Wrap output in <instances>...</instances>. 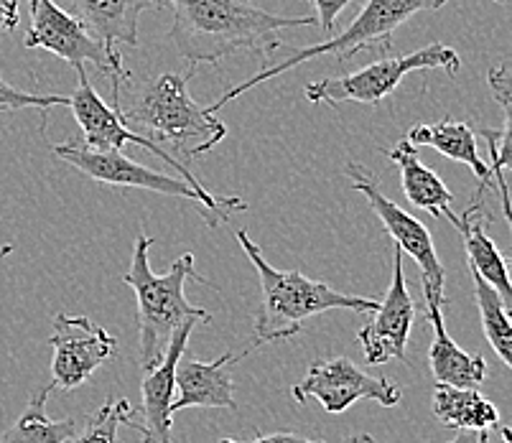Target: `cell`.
I'll return each instance as SVG.
<instances>
[{
    "label": "cell",
    "instance_id": "cell-33",
    "mask_svg": "<svg viewBox=\"0 0 512 443\" xmlns=\"http://www.w3.org/2000/svg\"><path fill=\"white\" fill-rule=\"evenodd\" d=\"M500 436H502V441H505V443H512V426L500 428Z\"/></svg>",
    "mask_w": 512,
    "mask_h": 443
},
{
    "label": "cell",
    "instance_id": "cell-21",
    "mask_svg": "<svg viewBox=\"0 0 512 443\" xmlns=\"http://www.w3.org/2000/svg\"><path fill=\"white\" fill-rule=\"evenodd\" d=\"M434 415L441 426L456 431H490L500 423L495 403L477 393V387H454L436 382Z\"/></svg>",
    "mask_w": 512,
    "mask_h": 443
},
{
    "label": "cell",
    "instance_id": "cell-6",
    "mask_svg": "<svg viewBox=\"0 0 512 443\" xmlns=\"http://www.w3.org/2000/svg\"><path fill=\"white\" fill-rule=\"evenodd\" d=\"M54 156L62 158L64 163L74 166L79 174L90 176L92 181L105 186H120V189H141L153 191V194H166V197L189 199L199 207V214L209 227H220V222L230 219L232 214L245 212L248 202L240 197H214L212 191H197L192 184L181 176L153 171L141 166L133 158L125 156L123 151H97V148L85 146L82 141H69L54 146Z\"/></svg>",
    "mask_w": 512,
    "mask_h": 443
},
{
    "label": "cell",
    "instance_id": "cell-19",
    "mask_svg": "<svg viewBox=\"0 0 512 443\" xmlns=\"http://www.w3.org/2000/svg\"><path fill=\"white\" fill-rule=\"evenodd\" d=\"M428 324L434 326V342L428 349V362L434 372L436 382L454 387H479L487 377V362L482 354L464 352L454 339L449 337L444 321V306L439 303H426Z\"/></svg>",
    "mask_w": 512,
    "mask_h": 443
},
{
    "label": "cell",
    "instance_id": "cell-13",
    "mask_svg": "<svg viewBox=\"0 0 512 443\" xmlns=\"http://www.w3.org/2000/svg\"><path fill=\"white\" fill-rule=\"evenodd\" d=\"M372 319L360 329L357 339L370 365H388L393 359H406L408 339L416 321V301L406 283L403 270V250H393V281H390L385 301L372 311Z\"/></svg>",
    "mask_w": 512,
    "mask_h": 443
},
{
    "label": "cell",
    "instance_id": "cell-20",
    "mask_svg": "<svg viewBox=\"0 0 512 443\" xmlns=\"http://www.w3.org/2000/svg\"><path fill=\"white\" fill-rule=\"evenodd\" d=\"M411 146H426L439 151L441 156L451 158L456 163H464L474 171L479 179L477 191H487L495 186L492 169L482 161L477 148V133L469 123H456V120H439V123H421L408 130L406 138Z\"/></svg>",
    "mask_w": 512,
    "mask_h": 443
},
{
    "label": "cell",
    "instance_id": "cell-35",
    "mask_svg": "<svg viewBox=\"0 0 512 443\" xmlns=\"http://www.w3.org/2000/svg\"><path fill=\"white\" fill-rule=\"evenodd\" d=\"M495 3H510V0H495Z\"/></svg>",
    "mask_w": 512,
    "mask_h": 443
},
{
    "label": "cell",
    "instance_id": "cell-12",
    "mask_svg": "<svg viewBox=\"0 0 512 443\" xmlns=\"http://www.w3.org/2000/svg\"><path fill=\"white\" fill-rule=\"evenodd\" d=\"M79 85L77 90L69 95V110H72L74 120L82 128V143L90 148H97V151H123L128 143H136V146L146 148L151 156L161 158L164 163H169L171 169L179 171L181 179H186L197 191H207L202 186V181L186 169V163L179 161L176 156H171L164 146H158L156 141L146 138L141 133H133L128 125L120 120V115L115 113V107L107 105L97 90L92 87L90 77H87V69H77Z\"/></svg>",
    "mask_w": 512,
    "mask_h": 443
},
{
    "label": "cell",
    "instance_id": "cell-30",
    "mask_svg": "<svg viewBox=\"0 0 512 443\" xmlns=\"http://www.w3.org/2000/svg\"><path fill=\"white\" fill-rule=\"evenodd\" d=\"M220 443H321L311 438L299 436V433H268V436H255L250 441H235V438H222Z\"/></svg>",
    "mask_w": 512,
    "mask_h": 443
},
{
    "label": "cell",
    "instance_id": "cell-18",
    "mask_svg": "<svg viewBox=\"0 0 512 443\" xmlns=\"http://www.w3.org/2000/svg\"><path fill=\"white\" fill-rule=\"evenodd\" d=\"M383 153L400 169V184H403L408 202H411L413 207L428 212L431 217L449 219L451 225H454L456 214L451 212L454 194H451L449 186L439 179V174L428 169L426 163L418 158L416 146H411V143L403 138L398 146L383 148Z\"/></svg>",
    "mask_w": 512,
    "mask_h": 443
},
{
    "label": "cell",
    "instance_id": "cell-7",
    "mask_svg": "<svg viewBox=\"0 0 512 443\" xmlns=\"http://www.w3.org/2000/svg\"><path fill=\"white\" fill-rule=\"evenodd\" d=\"M421 69H444L446 74L456 77L462 69V59L451 46L428 44L411 54H398V57H383L367 67L357 69L342 77H329L321 82L306 85V100L327 102L337 107L342 102H362V105H380L385 97L393 95L398 85L411 72Z\"/></svg>",
    "mask_w": 512,
    "mask_h": 443
},
{
    "label": "cell",
    "instance_id": "cell-1",
    "mask_svg": "<svg viewBox=\"0 0 512 443\" xmlns=\"http://www.w3.org/2000/svg\"><path fill=\"white\" fill-rule=\"evenodd\" d=\"M169 39L192 67L258 54L263 64L281 49V31L316 26V16H276L250 0H171Z\"/></svg>",
    "mask_w": 512,
    "mask_h": 443
},
{
    "label": "cell",
    "instance_id": "cell-4",
    "mask_svg": "<svg viewBox=\"0 0 512 443\" xmlns=\"http://www.w3.org/2000/svg\"><path fill=\"white\" fill-rule=\"evenodd\" d=\"M242 253L248 255L260 278V314L255 319V344H271L301 334V326L311 316L324 311L347 309L372 314L380 306L375 298L347 296L327 283L314 281L301 270H278L263 258L260 247L250 240L248 230L237 232Z\"/></svg>",
    "mask_w": 512,
    "mask_h": 443
},
{
    "label": "cell",
    "instance_id": "cell-5",
    "mask_svg": "<svg viewBox=\"0 0 512 443\" xmlns=\"http://www.w3.org/2000/svg\"><path fill=\"white\" fill-rule=\"evenodd\" d=\"M446 3L449 0H367L365 8L357 13L355 21L349 23L342 34L332 36L329 41H321V44L296 49L286 59H281V62L263 64V69L258 74H253L250 79H245V82L235 85L232 90H227L220 100L209 105V110L217 113L227 102L237 100V97L250 92L253 87L263 85L268 79L278 77V74L288 72L293 67H299V64L309 62V59L334 57L339 62H349V59L357 57L365 49H393V34L398 26L411 21L416 13L439 11Z\"/></svg>",
    "mask_w": 512,
    "mask_h": 443
},
{
    "label": "cell",
    "instance_id": "cell-10",
    "mask_svg": "<svg viewBox=\"0 0 512 443\" xmlns=\"http://www.w3.org/2000/svg\"><path fill=\"white\" fill-rule=\"evenodd\" d=\"M49 344L54 349L49 385L62 393H72L85 385L118 352V339L90 316L54 314V334Z\"/></svg>",
    "mask_w": 512,
    "mask_h": 443
},
{
    "label": "cell",
    "instance_id": "cell-28",
    "mask_svg": "<svg viewBox=\"0 0 512 443\" xmlns=\"http://www.w3.org/2000/svg\"><path fill=\"white\" fill-rule=\"evenodd\" d=\"M490 169H492V179H495V186H497V197H500V202H502V214H505L507 227H510V232H512V199H510V186H507L505 171H502L497 163H490ZM505 263H507V270H510V275H512V250H510V255L505 258Z\"/></svg>",
    "mask_w": 512,
    "mask_h": 443
},
{
    "label": "cell",
    "instance_id": "cell-34",
    "mask_svg": "<svg viewBox=\"0 0 512 443\" xmlns=\"http://www.w3.org/2000/svg\"><path fill=\"white\" fill-rule=\"evenodd\" d=\"M11 250H13V247H11V245H6V247H3V250H0V260L6 258V255H8V253H11Z\"/></svg>",
    "mask_w": 512,
    "mask_h": 443
},
{
    "label": "cell",
    "instance_id": "cell-11",
    "mask_svg": "<svg viewBox=\"0 0 512 443\" xmlns=\"http://www.w3.org/2000/svg\"><path fill=\"white\" fill-rule=\"evenodd\" d=\"M296 403L316 398L327 413L339 415L357 403V400H375L383 408H395L403 398L400 387L385 377L367 375L365 370L347 357L321 359L314 362L304 382L291 390Z\"/></svg>",
    "mask_w": 512,
    "mask_h": 443
},
{
    "label": "cell",
    "instance_id": "cell-24",
    "mask_svg": "<svg viewBox=\"0 0 512 443\" xmlns=\"http://www.w3.org/2000/svg\"><path fill=\"white\" fill-rule=\"evenodd\" d=\"M492 97L505 113L502 130H482V138L490 148V161L497 163L502 171H512V72L507 67H492L487 74Z\"/></svg>",
    "mask_w": 512,
    "mask_h": 443
},
{
    "label": "cell",
    "instance_id": "cell-29",
    "mask_svg": "<svg viewBox=\"0 0 512 443\" xmlns=\"http://www.w3.org/2000/svg\"><path fill=\"white\" fill-rule=\"evenodd\" d=\"M21 23V11L18 0H0V36L13 34Z\"/></svg>",
    "mask_w": 512,
    "mask_h": 443
},
{
    "label": "cell",
    "instance_id": "cell-25",
    "mask_svg": "<svg viewBox=\"0 0 512 443\" xmlns=\"http://www.w3.org/2000/svg\"><path fill=\"white\" fill-rule=\"evenodd\" d=\"M133 405L125 398H110L79 421L77 433L67 443H118L120 426H130L133 421Z\"/></svg>",
    "mask_w": 512,
    "mask_h": 443
},
{
    "label": "cell",
    "instance_id": "cell-15",
    "mask_svg": "<svg viewBox=\"0 0 512 443\" xmlns=\"http://www.w3.org/2000/svg\"><path fill=\"white\" fill-rule=\"evenodd\" d=\"M245 352H227L214 362L199 359H179L176 367V395L171 400V415L186 408H227L237 410L235 380L230 365L240 362Z\"/></svg>",
    "mask_w": 512,
    "mask_h": 443
},
{
    "label": "cell",
    "instance_id": "cell-8",
    "mask_svg": "<svg viewBox=\"0 0 512 443\" xmlns=\"http://www.w3.org/2000/svg\"><path fill=\"white\" fill-rule=\"evenodd\" d=\"M29 11L31 26L23 36L26 49L51 51L54 57L64 59L74 72L87 64H95L113 82V97L118 95L120 87L128 85L130 72L123 67L118 49H107L67 8L57 6L54 0H29Z\"/></svg>",
    "mask_w": 512,
    "mask_h": 443
},
{
    "label": "cell",
    "instance_id": "cell-26",
    "mask_svg": "<svg viewBox=\"0 0 512 443\" xmlns=\"http://www.w3.org/2000/svg\"><path fill=\"white\" fill-rule=\"evenodd\" d=\"M64 105L69 107L67 95H36V92H26L13 87L11 82L0 77V113H18V110H51V107Z\"/></svg>",
    "mask_w": 512,
    "mask_h": 443
},
{
    "label": "cell",
    "instance_id": "cell-17",
    "mask_svg": "<svg viewBox=\"0 0 512 443\" xmlns=\"http://www.w3.org/2000/svg\"><path fill=\"white\" fill-rule=\"evenodd\" d=\"M487 225H490V214L484 209V191H477V197L469 204L467 212L462 217H456L454 227L459 230V235L464 240L469 268L477 270L484 281L495 288L507 316L512 319V275L507 270L505 258L497 250L495 240L487 235Z\"/></svg>",
    "mask_w": 512,
    "mask_h": 443
},
{
    "label": "cell",
    "instance_id": "cell-2",
    "mask_svg": "<svg viewBox=\"0 0 512 443\" xmlns=\"http://www.w3.org/2000/svg\"><path fill=\"white\" fill-rule=\"evenodd\" d=\"M186 85L189 77L174 72L158 74L133 95L120 90L118 97H113L115 113L125 125L148 130L158 146L179 153L186 161L199 158L225 141L227 125L209 107L197 105Z\"/></svg>",
    "mask_w": 512,
    "mask_h": 443
},
{
    "label": "cell",
    "instance_id": "cell-23",
    "mask_svg": "<svg viewBox=\"0 0 512 443\" xmlns=\"http://www.w3.org/2000/svg\"><path fill=\"white\" fill-rule=\"evenodd\" d=\"M472 283H474V298H477V309H479V319H482L484 337H487L490 347L495 349L497 357H500L502 362L512 370V319L507 316L505 306H502L495 288L484 281L477 270H472Z\"/></svg>",
    "mask_w": 512,
    "mask_h": 443
},
{
    "label": "cell",
    "instance_id": "cell-32",
    "mask_svg": "<svg viewBox=\"0 0 512 443\" xmlns=\"http://www.w3.org/2000/svg\"><path fill=\"white\" fill-rule=\"evenodd\" d=\"M344 443H375V438L367 436V433H357V436L347 438V441H344Z\"/></svg>",
    "mask_w": 512,
    "mask_h": 443
},
{
    "label": "cell",
    "instance_id": "cell-31",
    "mask_svg": "<svg viewBox=\"0 0 512 443\" xmlns=\"http://www.w3.org/2000/svg\"><path fill=\"white\" fill-rule=\"evenodd\" d=\"M446 443H490V438H487V431H459L454 441Z\"/></svg>",
    "mask_w": 512,
    "mask_h": 443
},
{
    "label": "cell",
    "instance_id": "cell-16",
    "mask_svg": "<svg viewBox=\"0 0 512 443\" xmlns=\"http://www.w3.org/2000/svg\"><path fill=\"white\" fill-rule=\"evenodd\" d=\"M72 16L85 23L95 39L110 51L115 46H138V21L146 11L169 8L171 0H64Z\"/></svg>",
    "mask_w": 512,
    "mask_h": 443
},
{
    "label": "cell",
    "instance_id": "cell-9",
    "mask_svg": "<svg viewBox=\"0 0 512 443\" xmlns=\"http://www.w3.org/2000/svg\"><path fill=\"white\" fill-rule=\"evenodd\" d=\"M344 174L352 181L355 191H360L362 197L370 202L372 212H375L377 219L383 222V227L388 230V235L393 237L395 245L403 250V255H411L418 263L426 303L446 306L444 265H441L439 255H436V245L434 240H431V232L426 230V225H421L413 214H408L406 209L398 207L393 199L385 197L383 191H380V186H377L375 176H372L365 166H360V163H347Z\"/></svg>",
    "mask_w": 512,
    "mask_h": 443
},
{
    "label": "cell",
    "instance_id": "cell-22",
    "mask_svg": "<svg viewBox=\"0 0 512 443\" xmlns=\"http://www.w3.org/2000/svg\"><path fill=\"white\" fill-rule=\"evenodd\" d=\"M54 387H41L39 393L31 395L29 405L18 415V421L0 433V443H67L77 433L82 418H59L51 421L46 415V403Z\"/></svg>",
    "mask_w": 512,
    "mask_h": 443
},
{
    "label": "cell",
    "instance_id": "cell-27",
    "mask_svg": "<svg viewBox=\"0 0 512 443\" xmlns=\"http://www.w3.org/2000/svg\"><path fill=\"white\" fill-rule=\"evenodd\" d=\"M309 3L316 11V23H319L321 29L327 31V34H332L339 13H342L352 0H309Z\"/></svg>",
    "mask_w": 512,
    "mask_h": 443
},
{
    "label": "cell",
    "instance_id": "cell-14",
    "mask_svg": "<svg viewBox=\"0 0 512 443\" xmlns=\"http://www.w3.org/2000/svg\"><path fill=\"white\" fill-rule=\"evenodd\" d=\"M197 324H202V321H184L171 334L161 362L143 377V418L141 423L130 421V428H136L141 433L143 443H171V428H174L171 400L176 395V367H179V359L186 354V344H189V337H192V331Z\"/></svg>",
    "mask_w": 512,
    "mask_h": 443
},
{
    "label": "cell",
    "instance_id": "cell-3",
    "mask_svg": "<svg viewBox=\"0 0 512 443\" xmlns=\"http://www.w3.org/2000/svg\"><path fill=\"white\" fill-rule=\"evenodd\" d=\"M153 242L156 240L148 235L136 237L133 260H130L128 273L123 275V283L133 288L138 301V349H141L143 375L161 362L171 334L184 321L197 319L202 324L212 321L207 311L186 301V278H194L202 286H212L194 268V255H181L166 273H153L151 263H148V250L153 247Z\"/></svg>",
    "mask_w": 512,
    "mask_h": 443
}]
</instances>
